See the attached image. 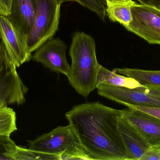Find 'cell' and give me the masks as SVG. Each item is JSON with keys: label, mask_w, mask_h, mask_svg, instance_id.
<instances>
[{"label": "cell", "mask_w": 160, "mask_h": 160, "mask_svg": "<svg viewBox=\"0 0 160 160\" xmlns=\"http://www.w3.org/2000/svg\"><path fill=\"white\" fill-rule=\"evenodd\" d=\"M101 96L127 106L142 105L160 107V87L142 85L135 88L101 84L97 87Z\"/></svg>", "instance_id": "5"}, {"label": "cell", "mask_w": 160, "mask_h": 160, "mask_svg": "<svg viewBox=\"0 0 160 160\" xmlns=\"http://www.w3.org/2000/svg\"><path fill=\"white\" fill-rule=\"evenodd\" d=\"M9 157L11 160H60L59 156L20 147L17 145L13 147Z\"/></svg>", "instance_id": "16"}, {"label": "cell", "mask_w": 160, "mask_h": 160, "mask_svg": "<svg viewBox=\"0 0 160 160\" xmlns=\"http://www.w3.org/2000/svg\"><path fill=\"white\" fill-rule=\"evenodd\" d=\"M36 0H12L11 13L8 18L22 34L28 35L34 23Z\"/></svg>", "instance_id": "12"}, {"label": "cell", "mask_w": 160, "mask_h": 160, "mask_svg": "<svg viewBox=\"0 0 160 160\" xmlns=\"http://www.w3.org/2000/svg\"><path fill=\"white\" fill-rule=\"evenodd\" d=\"M126 107L143 112L160 119V107H148L142 105H128Z\"/></svg>", "instance_id": "20"}, {"label": "cell", "mask_w": 160, "mask_h": 160, "mask_svg": "<svg viewBox=\"0 0 160 160\" xmlns=\"http://www.w3.org/2000/svg\"><path fill=\"white\" fill-rule=\"evenodd\" d=\"M8 106V105H7V104L5 101H0V109L2 108V107Z\"/></svg>", "instance_id": "24"}, {"label": "cell", "mask_w": 160, "mask_h": 160, "mask_svg": "<svg viewBox=\"0 0 160 160\" xmlns=\"http://www.w3.org/2000/svg\"><path fill=\"white\" fill-rule=\"evenodd\" d=\"M15 145L10 137L0 136V160H10L8 154Z\"/></svg>", "instance_id": "19"}, {"label": "cell", "mask_w": 160, "mask_h": 160, "mask_svg": "<svg viewBox=\"0 0 160 160\" xmlns=\"http://www.w3.org/2000/svg\"><path fill=\"white\" fill-rule=\"evenodd\" d=\"M112 71L132 78L142 85L160 87V70L124 68H116L113 70Z\"/></svg>", "instance_id": "15"}, {"label": "cell", "mask_w": 160, "mask_h": 160, "mask_svg": "<svg viewBox=\"0 0 160 160\" xmlns=\"http://www.w3.org/2000/svg\"><path fill=\"white\" fill-rule=\"evenodd\" d=\"M106 11L112 21L118 22L124 27L132 20V6L136 2L133 0H105Z\"/></svg>", "instance_id": "13"}, {"label": "cell", "mask_w": 160, "mask_h": 160, "mask_svg": "<svg viewBox=\"0 0 160 160\" xmlns=\"http://www.w3.org/2000/svg\"><path fill=\"white\" fill-rule=\"evenodd\" d=\"M81 5L96 13L102 20L107 16L105 0H74Z\"/></svg>", "instance_id": "18"}, {"label": "cell", "mask_w": 160, "mask_h": 160, "mask_svg": "<svg viewBox=\"0 0 160 160\" xmlns=\"http://www.w3.org/2000/svg\"><path fill=\"white\" fill-rule=\"evenodd\" d=\"M140 160H160V147H150Z\"/></svg>", "instance_id": "21"}, {"label": "cell", "mask_w": 160, "mask_h": 160, "mask_svg": "<svg viewBox=\"0 0 160 160\" xmlns=\"http://www.w3.org/2000/svg\"><path fill=\"white\" fill-rule=\"evenodd\" d=\"M63 3L68 2H74V0H62Z\"/></svg>", "instance_id": "25"}, {"label": "cell", "mask_w": 160, "mask_h": 160, "mask_svg": "<svg viewBox=\"0 0 160 160\" xmlns=\"http://www.w3.org/2000/svg\"><path fill=\"white\" fill-rule=\"evenodd\" d=\"M68 46L59 38L48 40L38 48L32 59L57 73L68 76L70 66L66 57Z\"/></svg>", "instance_id": "9"}, {"label": "cell", "mask_w": 160, "mask_h": 160, "mask_svg": "<svg viewBox=\"0 0 160 160\" xmlns=\"http://www.w3.org/2000/svg\"><path fill=\"white\" fill-rule=\"evenodd\" d=\"M141 4L156 8L160 10V0H137Z\"/></svg>", "instance_id": "23"}, {"label": "cell", "mask_w": 160, "mask_h": 160, "mask_svg": "<svg viewBox=\"0 0 160 160\" xmlns=\"http://www.w3.org/2000/svg\"><path fill=\"white\" fill-rule=\"evenodd\" d=\"M123 110L98 101L75 105L65 114L69 125L90 160H127L118 122Z\"/></svg>", "instance_id": "1"}, {"label": "cell", "mask_w": 160, "mask_h": 160, "mask_svg": "<svg viewBox=\"0 0 160 160\" xmlns=\"http://www.w3.org/2000/svg\"><path fill=\"white\" fill-rule=\"evenodd\" d=\"M101 84L128 88L142 86L134 79L110 71L100 65L97 79V86Z\"/></svg>", "instance_id": "14"}, {"label": "cell", "mask_w": 160, "mask_h": 160, "mask_svg": "<svg viewBox=\"0 0 160 160\" xmlns=\"http://www.w3.org/2000/svg\"><path fill=\"white\" fill-rule=\"evenodd\" d=\"M34 23L28 38L31 53L52 38L59 28L62 0H36Z\"/></svg>", "instance_id": "4"}, {"label": "cell", "mask_w": 160, "mask_h": 160, "mask_svg": "<svg viewBox=\"0 0 160 160\" xmlns=\"http://www.w3.org/2000/svg\"><path fill=\"white\" fill-rule=\"evenodd\" d=\"M28 142L30 149L59 156L60 160H90L69 125L59 126L48 133Z\"/></svg>", "instance_id": "3"}, {"label": "cell", "mask_w": 160, "mask_h": 160, "mask_svg": "<svg viewBox=\"0 0 160 160\" xmlns=\"http://www.w3.org/2000/svg\"><path fill=\"white\" fill-rule=\"evenodd\" d=\"M12 0H0V15L8 17L11 13Z\"/></svg>", "instance_id": "22"}, {"label": "cell", "mask_w": 160, "mask_h": 160, "mask_svg": "<svg viewBox=\"0 0 160 160\" xmlns=\"http://www.w3.org/2000/svg\"><path fill=\"white\" fill-rule=\"evenodd\" d=\"M17 130L15 111L8 106L0 109V136L10 137Z\"/></svg>", "instance_id": "17"}, {"label": "cell", "mask_w": 160, "mask_h": 160, "mask_svg": "<svg viewBox=\"0 0 160 160\" xmlns=\"http://www.w3.org/2000/svg\"><path fill=\"white\" fill-rule=\"evenodd\" d=\"M0 40H1V39H0Z\"/></svg>", "instance_id": "26"}, {"label": "cell", "mask_w": 160, "mask_h": 160, "mask_svg": "<svg viewBox=\"0 0 160 160\" xmlns=\"http://www.w3.org/2000/svg\"><path fill=\"white\" fill-rule=\"evenodd\" d=\"M132 20L125 27L151 44L160 45V10L135 3L131 8Z\"/></svg>", "instance_id": "7"}, {"label": "cell", "mask_w": 160, "mask_h": 160, "mask_svg": "<svg viewBox=\"0 0 160 160\" xmlns=\"http://www.w3.org/2000/svg\"><path fill=\"white\" fill-rule=\"evenodd\" d=\"M122 116L138 131L151 147H160V119L130 108L123 110Z\"/></svg>", "instance_id": "10"}, {"label": "cell", "mask_w": 160, "mask_h": 160, "mask_svg": "<svg viewBox=\"0 0 160 160\" xmlns=\"http://www.w3.org/2000/svg\"><path fill=\"white\" fill-rule=\"evenodd\" d=\"M69 55L71 64L68 81L78 93L87 98L97 89L100 66L97 59L95 39L84 32H76L72 37Z\"/></svg>", "instance_id": "2"}, {"label": "cell", "mask_w": 160, "mask_h": 160, "mask_svg": "<svg viewBox=\"0 0 160 160\" xmlns=\"http://www.w3.org/2000/svg\"><path fill=\"white\" fill-rule=\"evenodd\" d=\"M28 91L0 40V101L8 105H20L25 102Z\"/></svg>", "instance_id": "6"}, {"label": "cell", "mask_w": 160, "mask_h": 160, "mask_svg": "<svg viewBox=\"0 0 160 160\" xmlns=\"http://www.w3.org/2000/svg\"><path fill=\"white\" fill-rule=\"evenodd\" d=\"M0 39L17 68L32 59L28 37L22 34L7 17L0 15Z\"/></svg>", "instance_id": "8"}, {"label": "cell", "mask_w": 160, "mask_h": 160, "mask_svg": "<svg viewBox=\"0 0 160 160\" xmlns=\"http://www.w3.org/2000/svg\"><path fill=\"white\" fill-rule=\"evenodd\" d=\"M118 127L127 150V160H140L151 147L123 116L118 120Z\"/></svg>", "instance_id": "11"}]
</instances>
